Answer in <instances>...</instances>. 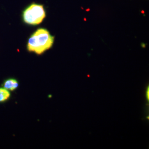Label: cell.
<instances>
[{
  "label": "cell",
  "mask_w": 149,
  "mask_h": 149,
  "mask_svg": "<svg viewBox=\"0 0 149 149\" xmlns=\"http://www.w3.org/2000/svg\"><path fill=\"white\" fill-rule=\"evenodd\" d=\"M10 91L3 88H0V103L7 101L10 97Z\"/></svg>",
  "instance_id": "4"
},
{
  "label": "cell",
  "mask_w": 149,
  "mask_h": 149,
  "mask_svg": "<svg viewBox=\"0 0 149 149\" xmlns=\"http://www.w3.org/2000/svg\"><path fill=\"white\" fill-rule=\"evenodd\" d=\"M149 89H148V99H149Z\"/></svg>",
  "instance_id": "5"
},
{
  "label": "cell",
  "mask_w": 149,
  "mask_h": 149,
  "mask_svg": "<svg viewBox=\"0 0 149 149\" xmlns=\"http://www.w3.org/2000/svg\"><path fill=\"white\" fill-rule=\"evenodd\" d=\"M3 87L10 91L16 90L18 87V82L14 79H9L5 80L3 82Z\"/></svg>",
  "instance_id": "3"
},
{
  "label": "cell",
  "mask_w": 149,
  "mask_h": 149,
  "mask_svg": "<svg viewBox=\"0 0 149 149\" xmlns=\"http://www.w3.org/2000/svg\"><path fill=\"white\" fill-rule=\"evenodd\" d=\"M46 17L44 6L33 3L27 7L22 13L23 21L29 25H38L41 23Z\"/></svg>",
  "instance_id": "2"
},
{
  "label": "cell",
  "mask_w": 149,
  "mask_h": 149,
  "mask_svg": "<svg viewBox=\"0 0 149 149\" xmlns=\"http://www.w3.org/2000/svg\"><path fill=\"white\" fill-rule=\"evenodd\" d=\"M54 42V37L48 30L39 28L29 38L27 49L30 52L41 55L52 47Z\"/></svg>",
  "instance_id": "1"
}]
</instances>
